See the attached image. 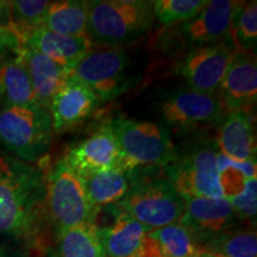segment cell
Returning <instances> with one entry per match:
<instances>
[{"label":"cell","instance_id":"cell-1","mask_svg":"<svg viewBox=\"0 0 257 257\" xmlns=\"http://www.w3.org/2000/svg\"><path fill=\"white\" fill-rule=\"evenodd\" d=\"M42 181L36 169L0 155V233L23 238L34 226Z\"/></svg>","mask_w":257,"mask_h":257},{"label":"cell","instance_id":"cell-2","mask_svg":"<svg viewBox=\"0 0 257 257\" xmlns=\"http://www.w3.org/2000/svg\"><path fill=\"white\" fill-rule=\"evenodd\" d=\"M87 36L107 47L130 43L143 35L155 21L152 2L92 0L87 2Z\"/></svg>","mask_w":257,"mask_h":257},{"label":"cell","instance_id":"cell-3","mask_svg":"<svg viewBox=\"0 0 257 257\" xmlns=\"http://www.w3.org/2000/svg\"><path fill=\"white\" fill-rule=\"evenodd\" d=\"M121 155L120 169L126 173L142 168L167 167L174 160L176 150L168 131L153 121L119 117L111 121Z\"/></svg>","mask_w":257,"mask_h":257},{"label":"cell","instance_id":"cell-4","mask_svg":"<svg viewBox=\"0 0 257 257\" xmlns=\"http://www.w3.org/2000/svg\"><path fill=\"white\" fill-rule=\"evenodd\" d=\"M49 111L40 105L4 106L0 110V144L24 162L46 154L53 137Z\"/></svg>","mask_w":257,"mask_h":257},{"label":"cell","instance_id":"cell-5","mask_svg":"<svg viewBox=\"0 0 257 257\" xmlns=\"http://www.w3.org/2000/svg\"><path fill=\"white\" fill-rule=\"evenodd\" d=\"M216 141L197 143L166 167L167 179L182 198H224Z\"/></svg>","mask_w":257,"mask_h":257},{"label":"cell","instance_id":"cell-6","mask_svg":"<svg viewBox=\"0 0 257 257\" xmlns=\"http://www.w3.org/2000/svg\"><path fill=\"white\" fill-rule=\"evenodd\" d=\"M148 229L179 223L185 200L168 179H143L135 182L127 194L114 205Z\"/></svg>","mask_w":257,"mask_h":257},{"label":"cell","instance_id":"cell-7","mask_svg":"<svg viewBox=\"0 0 257 257\" xmlns=\"http://www.w3.org/2000/svg\"><path fill=\"white\" fill-rule=\"evenodd\" d=\"M47 202L56 231L95 221L98 214L89 201L83 179L63 157L57 161L48 178Z\"/></svg>","mask_w":257,"mask_h":257},{"label":"cell","instance_id":"cell-8","mask_svg":"<svg viewBox=\"0 0 257 257\" xmlns=\"http://www.w3.org/2000/svg\"><path fill=\"white\" fill-rule=\"evenodd\" d=\"M127 62L125 51L117 47L91 49L68 75L91 88L100 102L110 101L127 87Z\"/></svg>","mask_w":257,"mask_h":257},{"label":"cell","instance_id":"cell-9","mask_svg":"<svg viewBox=\"0 0 257 257\" xmlns=\"http://www.w3.org/2000/svg\"><path fill=\"white\" fill-rule=\"evenodd\" d=\"M159 113L167 125L181 131L220 124L226 114L216 94H207L188 87L176 89L167 95L160 102Z\"/></svg>","mask_w":257,"mask_h":257},{"label":"cell","instance_id":"cell-10","mask_svg":"<svg viewBox=\"0 0 257 257\" xmlns=\"http://www.w3.org/2000/svg\"><path fill=\"white\" fill-rule=\"evenodd\" d=\"M237 53L238 50L230 38H225L219 43L189 51L180 62L178 73L187 83L188 88L216 94Z\"/></svg>","mask_w":257,"mask_h":257},{"label":"cell","instance_id":"cell-11","mask_svg":"<svg viewBox=\"0 0 257 257\" xmlns=\"http://www.w3.org/2000/svg\"><path fill=\"white\" fill-rule=\"evenodd\" d=\"M185 208L179 223L187 229L201 246L242 223L227 199L185 198Z\"/></svg>","mask_w":257,"mask_h":257},{"label":"cell","instance_id":"cell-12","mask_svg":"<svg viewBox=\"0 0 257 257\" xmlns=\"http://www.w3.org/2000/svg\"><path fill=\"white\" fill-rule=\"evenodd\" d=\"M242 2L210 0L194 17L180 24L176 32L191 50L219 43L229 36L233 17ZM189 50V51H191Z\"/></svg>","mask_w":257,"mask_h":257},{"label":"cell","instance_id":"cell-13","mask_svg":"<svg viewBox=\"0 0 257 257\" xmlns=\"http://www.w3.org/2000/svg\"><path fill=\"white\" fill-rule=\"evenodd\" d=\"M63 159L82 179L121 167L120 150L110 125L70 148Z\"/></svg>","mask_w":257,"mask_h":257},{"label":"cell","instance_id":"cell-14","mask_svg":"<svg viewBox=\"0 0 257 257\" xmlns=\"http://www.w3.org/2000/svg\"><path fill=\"white\" fill-rule=\"evenodd\" d=\"M225 113L249 112L257 99L256 59L250 53L238 51L216 92Z\"/></svg>","mask_w":257,"mask_h":257},{"label":"cell","instance_id":"cell-15","mask_svg":"<svg viewBox=\"0 0 257 257\" xmlns=\"http://www.w3.org/2000/svg\"><path fill=\"white\" fill-rule=\"evenodd\" d=\"M100 100L95 93L83 83L69 79L67 85L54 96L49 113L55 133L75 127L94 113Z\"/></svg>","mask_w":257,"mask_h":257},{"label":"cell","instance_id":"cell-16","mask_svg":"<svg viewBox=\"0 0 257 257\" xmlns=\"http://www.w3.org/2000/svg\"><path fill=\"white\" fill-rule=\"evenodd\" d=\"M22 47L43 54L69 72L92 49V41L87 35L66 36L40 28L28 35Z\"/></svg>","mask_w":257,"mask_h":257},{"label":"cell","instance_id":"cell-17","mask_svg":"<svg viewBox=\"0 0 257 257\" xmlns=\"http://www.w3.org/2000/svg\"><path fill=\"white\" fill-rule=\"evenodd\" d=\"M150 229L114 206L113 219L99 226L104 257H138Z\"/></svg>","mask_w":257,"mask_h":257},{"label":"cell","instance_id":"cell-18","mask_svg":"<svg viewBox=\"0 0 257 257\" xmlns=\"http://www.w3.org/2000/svg\"><path fill=\"white\" fill-rule=\"evenodd\" d=\"M17 55L28 70L38 105L49 110L54 96L69 81L68 72L49 57L28 48L22 47Z\"/></svg>","mask_w":257,"mask_h":257},{"label":"cell","instance_id":"cell-19","mask_svg":"<svg viewBox=\"0 0 257 257\" xmlns=\"http://www.w3.org/2000/svg\"><path fill=\"white\" fill-rule=\"evenodd\" d=\"M219 152L231 160L245 162L256 160V135L249 112H229L221 120L217 137Z\"/></svg>","mask_w":257,"mask_h":257},{"label":"cell","instance_id":"cell-20","mask_svg":"<svg viewBox=\"0 0 257 257\" xmlns=\"http://www.w3.org/2000/svg\"><path fill=\"white\" fill-rule=\"evenodd\" d=\"M204 248L184 225L174 223L150 230L138 257H200Z\"/></svg>","mask_w":257,"mask_h":257},{"label":"cell","instance_id":"cell-21","mask_svg":"<svg viewBox=\"0 0 257 257\" xmlns=\"http://www.w3.org/2000/svg\"><path fill=\"white\" fill-rule=\"evenodd\" d=\"M0 99L4 106L38 105L30 76L18 55L0 59Z\"/></svg>","mask_w":257,"mask_h":257},{"label":"cell","instance_id":"cell-22","mask_svg":"<svg viewBox=\"0 0 257 257\" xmlns=\"http://www.w3.org/2000/svg\"><path fill=\"white\" fill-rule=\"evenodd\" d=\"M92 206L98 212L104 207L114 206L123 199L135 181L131 173L111 169L83 179Z\"/></svg>","mask_w":257,"mask_h":257},{"label":"cell","instance_id":"cell-23","mask_svg":"<svg viewBox=\"0 0 257 257\" xmlns=\"http://www.w3.org/2000/svg\"><path fill=\"white\" fill-rule=\"evenodd\" d=\"M87 2H50L42 28L66 36H85L87 35Z\"/></svg>","mask_w":257,"mask_h":257},{"label":"cell","instance_id":"cell-24","mask_svg":"<svg viewBox=\"0 0 257 257\" xmlns=\"http://www.w3.org/2000/svg\"><path fill=\"white\" fill-rule=\"evenodd\" d=\"M55 257H104L96 221L56 231Z\"/></svg>","mask_w":257,"mask_h":257},{"label":"cell","instance_id":"cell-25","mask_svg":"<svg viewBox=\"0 0 257 257\" xmlns=\"http://www.w3.org/2000/svg\"><path fill=\"white\" fill-rule=\"evenodd\" d=\"M202 248L206 253L220 257H257V234L252 227H236Z\"/></svg>","mask_w":257,"mask_h":257},{"label":"cell","instance_id":"cell-26","mask_svg":"<svg viewBox=\"0 0 257 257\" xmlns=\"http://www.w3.org/2000/svg\"><path fill=\"white\" fill-rule=\"evenodd\" d=\"M10 4V27L23 42L29 34L42 28L50 2L46 0H16Z\"/></svg>","mask_w":257,"mask_h":257},{"label":"cell","instance_id":"cell-27","mask_svg":"<svg viewBox=\"0 0 257 257\" xmlns=\"http://www.w3.org/2000/svg\"><path fill=\"white\" fill-rule=\"evenodd\" d=\"M229 38L238 51L249 53L257 41V4L242 3L234 15L229 31Z\"/></svg>","mask_w":257,"mask_h":257},{"label":"cell","instance_id":"cell-28","mask_svg":"<svg viewBox=\"0 0 257 257\" xmlns=\"http://www.w3.org/2000/svg\"><path fill=\"white\" fill-rule=\"evenodd\" d=\"M207 0H154V17L162 25L181 24L194 17Z\"/></svg>","mask_w":257,"mask_h":257},{"label":"cell","instance_id":"cell-29","mask_svg":"<svg viewBox=\"0 0 257 257\" xmlns=\"http://www.w3.org/2000/svg\"><path fill=\"white\" fill-rule=\"evenodd\" d=\"M227 200L242 221L255 218L257 211V179L246 180L242 191Z\"/></svg>","mask_w":257,"mask_h":257},{"label":"cell","instance_id":"cell-30","mask_svg":"<svg viewBox=\"0 0 257 257\" xmlns=\"http://www.w3.org/2000/svg\"><path fill=\"white\" fill-rule=\"evenodd\" d=\"M22 48V41L10 25L0 24V57L10 51H17Z\"/></svg>","mask_w":257,"mask_h":257},{"label":"cell","instance_id":"cell-31","mask_svg":"<svg viewBox=\"0 0 257 257\" xmlns=\"http://www.w3.org/2000/svg\"><path fill=\"white\" fill-rule=\"evenodd\" d=\"M0 19H5L6 23L10 25V4H9V2H0Z\"/></svg>","mask_w":257,"mask_h":257},{"label":"cell","instance_id":"cell-32","mask_svg":"<svg viewBox=\"0 0 257 257\" xmlns=\"http://www.w3.org/2000/svg\"><path fill=\"white\" fill-rule=\"evenodd\" d=\"M0 257H19V256L12 255V253H9V252H0Z\"/></svg>","mask_w":257,"mask_h":257},{"label":"cell","instance_id":"cell-33","mask_svg":"<svg viewBox=\"0 0 257 257\" xmlns=\"http://www.w3.org/2000/svg\"><path fill=\"white\" fill-rule=\"evenodd\" d=\"M200 257H220V256H217V255H212V253H202Z\"/></svg>","mask_w":257,"mask_h":257}]
</instances>
